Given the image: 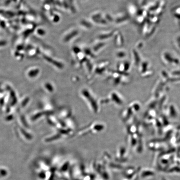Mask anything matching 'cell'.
Segmentation results:
<instances>
[{
	"label": "cell",
	"mask_w": 180,
	"mask_h": 180,
	"mask_svg": "<svg viewBox=\"0 0 180 180\" xmlns=\"http://www.w3.org/2000/svg\"><path fill=\"white\" fill-rule=\"evenodd\" d=\"M80 96L86 103L91 111L95 114L100 112V105L98 100L93 92L87 87H84L79 91Z\"/></svg>",
	"instance_id": "1"
},
{
	"label": "cell",
	"mask_w": 180,
	"mask_h": 180,
	"mask_svg": "<svg viewBox=\"0 0 180 180\" xmlns=\"http://www.w3.org/2000/svg\"><path fill=\"white\" fill-rule=\"evenodd\" d=\"M106 129V125L100 122H94L81 128L76 133L78 137H83L89 134L100 133Z\"/></svg>",
	"instance_id": "2"
},
{
	"label": "cell",
	"mask_w": 180,
	"mask_h": 180,
	"mask_svg": "<svg viewBox=\"0 0 180 180\" xmlns=\"http://www.w3.org/2000/svg\"><path fill=\"white\" fill-rule=\"evenodd\" d=\"M100 105L112 104L116 107H121L124 104V99L117 91H113L107 96L99 100Z\"/></svg>",
	"instance_id": "3"
},
{
	"label": "cell",
	"mask_w": 180,
	"mask_h": 180,
	"mask_svg": "<svg viewBox=\"0 0 180 180\" xmlns=\"http://www.w3.org/2000/svg\"><path fill=\"white\" fill-rule=\"evenodd\" d=\"M137 104L136 103L130 104L123 110L121 114V118L124 122H127L132 117L135 112L138 111Z\"/></svg>",
	"instance_id": "4"
},
{
	"label": "cell",
	"mask_w": 180,
	"mask_h": 180,
	"mask_svg": "<svg viewBox=\"0 0 180 180\" xmlns=\"http://www.w3.org/2000/svg\"><path fill=\"white\" fill-rule=\"evenodd\" d=\"M59 118L62 120H65L73 117L72 111L69 107H63L60 111Z\"/></svg>",
	"instance_id": "5"
},
{
	"label": "cell",
	"mask_w": 180,
	"mask_h": 180,
	"mask_svg": "<svg viewBox=\"0 0 180 180\" xmlns=\"http://www.w3.org/2000/svg\"><path fill=\"white\" fill-rule=\"evenodd\" d=\"M45 86H46V88L48 90V92H54V86L51 85V84H50V83H47L45 85Z\"/></svg>",
	"instance_id": "6"
}]
</instances>
